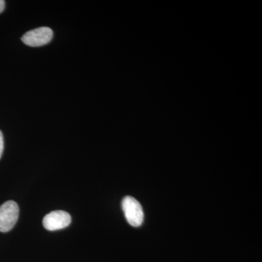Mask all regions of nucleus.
Wrapping results in <instances>:
<instances>
[{"label":"nucleus","instance_id":"1","mask_svg":"<svg viewBox=\"0 0 262 262\" xmlns=\"http://www.w3.org/2000/svg\"><path fill=\"white\" fill-rule=\"evenodd\" d=\"M122 210L127 222L132 227H140L144 222V214L139 202L131 196H126L122 200Z\"/></svg>","mask_w":262,"mask_h":262},{"label":"nucleus","instance_id":"2","mask_svg":"<svg viewBox=\"0 0 262 262\" xmlns=\"http://www.w3.org/2000/svg\"><path fill=\"white\" fill-rule=\"evenodd\" d=\"M19 216V208L15 201L5 202L0 206V232H8L15 227Z\"/></svg>","mask_w":262,"mask_h":262},{"label":"nucleus","instance_id":"3","mask_svg":"<svg viewBox=\"0 0 262 262\" xmlns=\"http://www.w3.org/2000/svg\"><path fill=\"white\" fill-rule=\"evenodd\" d=\"M53 32L48 27H40L26 33L21 37L22 42L31 47H39L51 42Z\"/></svg>","mask_w":262,"mask_h":262},{"label":"nucleus","instance_id":"4","mask_svg":"<svg viewBox=\"0 0 262 262\" xmlns=\"http://www.w3.org/2000/svg\"><path fill=\"white\" fill-rule=\"evenodd\" d=\"M72 222V217L68 212L63 211H52L44 217L42 221L45 228L49 231L64 229Z\"/></svg>","mask_w":262,"mask_h":262},{"label":"nucleus","instance_id":"5","mask_svg":"<svg viewBox=\"0 0 262 262\" xmlns=\"http://www.w3.org/2000/svg\"><path fill=\"white\" fill-rule=\"evenodd\" d=\"M3 150H4V139H3V133L0 130V158L3 155Z\"/></svg>","mask_w":262,"mask_h":262},{"label":"nucleus","instance_id":"6","mask_svg":"<svg viewBox=\"0 0 262 262\" xmlns=\"http://www.w3.org/2000/svg\"><path fill=\"white\" fill-rule=\"evenodd\" d=\"M5 2L3 0H0V13H3L5 10Z\"/></svg>","mask_w":262,"mask_h":262}]
</instances>
